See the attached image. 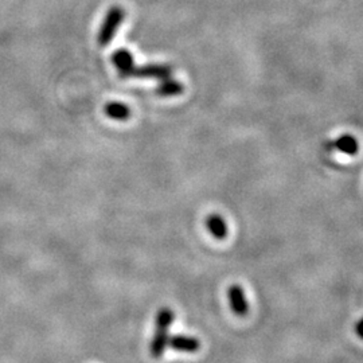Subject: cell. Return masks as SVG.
<instances>
[{
    "instance_id": "cell-4",
    "label": "cell",
    "mask_w": 363,
    "mask_h": 363,
    "mask_svg": "<svg viewBox=\"0 0 363 363\" xmlns=\"http://www.w3.org/2000/svg\"><path fill=\"white\" fill-rule=\"evenodd\" d=\"M227 299L233 312L237 316H245L249 312V302L246 300L245 291L241 285L234 284L227 289Z\"/></svg>"
},
{
    "instance_id": "cell-7",
    "label": "cell",
    "mask_w": 363,
    "mask_h": 363,
    "mask_svg": "<svg viewBox=\"0 0 363 363\" xmlns=\"http://www.w3.org/2000/svg\"><path fill=\"white\" fill-rule=\"evenodd\" d=\"M206 227L217 240H223L227 236V225L220 214H210L206 218Z\"/></svg>"
},
{
    "instance_id": "cell-3",
    "label": "cell",
    "mask_w": 363,
    "mask_h": 363,
    "mask_svg": "<svg viewBox=\"0 0 363 363\" xmlns=\"http://www.w3.org/2000/svg\"><path fill=\"white\" fill-rule=\"evenodd\" d=\"M172 67L170 65L163 63H150L138 66L136 63L125 73L124 79H152V80H166L171 77Z\"/></svg>"
},
{
    "instance_id": "cell-9",
    "label": "cell",
    "mask_w": 363,
    "mask_h": 363,
    "mask_svg": "<svg viewBox=\"0 0 363 363\" xmlns=\"http://www.w3.org/2000/svg\"><path fill=\"white\" fill-rule=\"evenodd\" d=\"M105 113L113 120H127L131 116V109L122 102H109L105 106Z\"/></svg>"
},
{
    "instance_id": "cell-11",
    "label": "cell",
    "mask_w": 363,
    "mask_h": 363,
    "mask_svg": "<svg viewBox=\"0 0 363 363\" xmlns=\"http://www.w3.org/2000/svg\"><path fill=\"white\" fill-rule=\"evenodd\" d=\"M355 332H357V335L363 339V318L360 321V322L357 323V325H355Z\"/></svg>"
},
{
    "instance_id": "cell-8",
    "label": "cell",
    "mask_w": 363,
    "mask_h": 363,
    "mask_svg": "<svg viewBox=\"0 0 363 363\" xmlns=\"http://www.w3.org/2000/svg\"><path fill=\"white\" fill-rule=\"evenodd\" d=\"M156 93L161 97H171L178 96L183 93V85L178 80H174L172 77H168L166 80H161L159 86L156 88Z\"/></svg>"
},
{
    "instance_id": "cell-5",
    "label": "cell",
    "mask_w": 363,
    "mask_h": 363,
    "mask_svg": "<svg viewBox=\"0 0 363 363\" xmlns=\"http://www.w3.org/2000/svg\"><path fill=\"white\" fill-rule=\"evenodd\" d=\"M168 346L179 353H197L201 348V342L190 335H184V334H178V335H172L170 337Z\"/></svg>"
},
{
    "instance_id": "cell-10",
    "label": "cell",
    "mask_w": 363,
    "mask_h": 363,
    "mask_svg": "<svg viewBox=\"0 0 363 363\" xmlns=\"http://www.w3.org/2000/svg\"><path fill=\"white\" fill-rule=\"evenodd\" d=\"M334 145H335L337 150H339L343 154L351 155V156L357 155V152L360 150L358 140L351 135H343L341 138H338L334 143Z\"/></svg>"
},
{
    "instance_id": "cell-2",
    "label": "cell",
    "mask_w": 363,
    "mask_h": 363,
    "mask_svg": "<svg viewBox=\"0 0 363 363\" xmlns=\"http://www.w3.org/2000/svg\"><path fill=\"white\" fill-rule=\"evenodd\" d=\"M125 19V11L121 8L120 6H113L109 8V11L105 15V19L101 24L100 31H99V45L105 47L106 45L111 43V40L115 38L118 30L120 29L122 20Z\"/></svg>"
},
{
    "instance_id": "cell-1",
    "label": "cell",
    "mask_w": 363,
    "mask_h": 363,
    "mask_svg": "<svg viewBox=\"0 0 363 363\" xmlns=\"http://www.w3.org/2000/svg\"><path fill=\"white\" fill-rule=\"evenodd\" d=\"M175 319V314L171 308L164 307L159 309L155 319V332L150 346V353L154 358L159 360L164 351L167 350L168 341H170V328Z\"/></svg>"
},
{
    "instance_id": "cell-6",
    "label": "cell",
    "mask_w": 363,
    "mask_h": 363,
    "mask_svg": "<svg viewBox=\"0 0 363 363\" xmlns=\"http://www.w3.org/2000/svg\"><path fill=\"white\" fill-rule=\"evenodd\" d=\"M112 62L116 66V69L119 70V74L122 79H124L125 73L135 65L134 56L125 49H120V50L115 51L113 56H112Z\"/></svg>"
}]
</instances>
